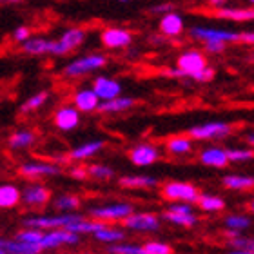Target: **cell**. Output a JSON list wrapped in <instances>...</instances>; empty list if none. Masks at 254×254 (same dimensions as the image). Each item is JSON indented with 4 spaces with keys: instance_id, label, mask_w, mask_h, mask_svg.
Returning a JSON list of instances; mask_svg holds the SVG:
<instances>
[{
    "instance_id": "7bdbcfd3",
    "label": "cell",
    "mask_w": 254,
    "mask_h": 254,
    "mask_svg": "<svg viewBox=\"0 0 254 254\" xmlns=\"http://www.w3.org/2000/svg\"><path fill=\"white\" fill-rule=\"evenodd\" d=\"M69 175L73 176V178H76V180H80V182H84V180L89 178V176H87V169H85V165H73L71 171H69Z\"/></svg>"
},
{
    "instance_id": "f35d334b",
    "label": "cell",
    "mask_w": 254,
    "mask_h": 254,
    "mask_svg": "<svg viewBox=\"0 0 254 254\" xmlns=\"http://www.w3.org/2000/svg\"><path fill=\"white\" fill-rule=\"evenodd\" d=\"M107 253L109 254H145L143 253V247L142 245H136V244H115V245H109L107 247Z\"/></svg>"
},
{
    "instance_id": "e575fe53",
    "label": "cell",
    "mask_w": 254,
    "mask_h": 254,
    "mask_svg": "<svg viewBox=\"0 0 254 254\" xmlns=\"http://www.w3.org/2000/svg\"><path fill=\"white\" fill-rule=\"evenodd\" d=\"M251 218L245 214H229L225 218V227L227 231H236V233H244L245 229L251 227Z\"/></svg>"
},
{
    "instance_id": "d590c367",
    "label": "cell",
    "mask_w": 254,
    "mask_h": 254,
    "mask_svg": "<svg viewBox=\"0 0 254 254\" xmlns=\"http://www.w3.org/2000/svg\"><path fill=\"white\" fill-rule=\"evenodd\" d=\"M42 234L44 231H37V229H22L18 233L15 234L16 242H24V244H29V245H38L40 247V240H42ZM44 253V251H42Z\"/></svg>"
},
{
    "instance_id": "9c48e42d",
    "label": "cell",
    "mask_w": 254,
    "mask_h": 254,
    "mask_svg": "<svg viewBox=\"0 0 254 254\" xmlns=\"http://www.w3.org/2000/svg\"><path fill=\"white\" fill-rule=\"evenodd\" d=\"M122 223L129 231H136V233H156L160 229V216H156L153 212H132L131 216H127Z\"/></svg>"
},
{
    "instance_id": "603a6c76",
    "label": "cell",
    "mask_w": 254,
    "mask_h": 254,
    "mask_svg": "<svg viewBox=\"0 0 254 254\" xmlns=\"http://www.w3.org/2000/svg\"><path fill=\"white\" fill-rule=\"evenodd\" d=\"M53 40L44 37H31L27 42L22 44V51L27 55H51Z\"/></svg>"
},
{
    "instance_id": "4316f807",
    "label": "cell",
    "mask_w": 254,
    "mask_h": 254,
    "mask_svg": "<svg viewBox=\"0 0 254 254\" xmlns=\"http://www.w3.org/2000/svg\"><path fill=\"white\" fill-rule=\"evenodd\" d=\"M165 151L175 156H184L192 151V140L189 136H173L165 142Z\"/></svg>"
},
{
    "instance_id": "1f68e13d",
    "label": "cell",
    "mask_w": 254,
    "mask_h": 254,
    "mask_svg": "<svg viewBox=\"0 0 254 254\" xmlns=\"http://www.w3.org/2000/svg\"><path fill=\"white\" fill-rule=\"evenodd\" d=\"M4 247L5 254H42V249L38 245H29L16 240H7Z\"/></svg>"
},
{
    "instance_id": "ee69618b",
    "label": "cell",
    "mask_w": 254,
    "mask_h": 254,
    "mask_svg": "<svg viewBox=\"0 0 254 254\" xmlns=\"http://www.w3.org/2000/svg\"><path fill=\"white\" fill-rule=\"evenodd\" d=\"M167 211L176 212V214H189V212H194L192 211V205H189V203H171V205L167 207Z\"/></svg>"
},
{
    "instance_id": "836d02e7",
    "label": "cell",
    "mask_w": 254,
    "mask_h": 254,
    "mask_svg": "<svg viewBox=\"0 0 254 254\" xmlns=\"http://www.w3.org/2000/svg\"><path fill=\"white\" fill-rule=\"evenodd\" d=\"M85 169H87V176L89 178H95V180H100V182L111 180L113 176H115V171L109 165H104V164H89L85 165Z\"/></svg>"
},
{
    "instance_id": "8992f818",
    "label": "cell",
    "mask_w": 254,
    "mask_h": 254,
    "mask_svg": "<svg viewBox=\"0 0 254 254\" xmlns=\"http://www.w3.org/2000/svg\"><path fill=\"white\" fill-rule=\"evenodd\" d=\"M189 35L196 40H201L203 44L207 42H218V44H231L238 42L240 33L229 31V29H220V27H207V26H192L189 29Z\"/></svg>"
},
{
    "instance_id": "277c9868",
    "label": "cell",
    "mask_w": 254,
    "mask_h": 254,
    "mask_svg": "<svg viewBox=\"0 0 254 254\" xmlns=\"http://www.w3.org/2000/svg\"><path fill=\"white\" fill-rule=\"evenodd\" d=\"M207 67L205 55L198 49H189L186 53H182L176 60V71L180 73V78H194L196 74H200Z\"/></svg>"
},
{
    "instance_id": "bcb514c9",
    "label": "cell",
    "mask_w": 254,
    "mask_h": 254,
    "mask_svg": "<svg viewBox=\"0 0 254 254\" xmlns=\"http://www.w3.org/2000/svg\"><path fill=\"white\" fill-rule=\"evenodd\" d=\"M205 49L209 51V53H223V49H225V44L207 42V44H205Z\"/></svg>"
},
{
    "instance_id": "ffe728a7",
    "label": "cell",
    "mask_w": 254,
    "mask_h": 254,
    "mask_svg": "<svg viewBox=\"0 0 254 254\" xmlns=\"http://www.w3.org/2000/svg\"><path fill=\"white\" fill-rule=\"evenodd\" d=\"M160 31L164 33L165 37H180L184 29H186V22H184V16L180 13H175L171 11L167 15H164L160 18Z\"/></svg>"
},
{
    "instance_id": "cb8c5ba5",
    "label": "cell",
    "mask_w": 254,
    "mask_h": 254,
    "mask_svg": "<svg viewBox=\"0 0 254 254\" xmlns=\"http://www.w3.org/2000/svg\"><path fill=\"white\" fill-rule=\"evenodd\" d=\"M93 238L98 240V242H104V244L115 245V244L124 242V238H126V231H124V229H118V227H111V225L104 223L100 231H96V233L93 234Z\"/></svg>"
},
{
    "instance_id": "ba28073f",
    "label": "cell",
    "mask_w": 254,
    "mask_h": 254,
    "mask_svg": "<svg viewBox=\"0 0 254 254\" xmlns=\"http://www.w3.org/2000/svg\"><path fill=\"white\" fill-rule=\"evenodd\" d=\"M85 40V31L82 27H71L64 33L59 40H53V46H51V55H57V57H62V55L71 53L73 49L80 48Z\"/></svg>"
},
{
    "instance_id": "74e56055",
    "label": "cell",
    "mask_w": 254,
    "mask_h": 254,
    "mask_svg": "<svg viewBox=\"0 0 254 254\" xmlns=\"http://www.w3.org/2000/svg\"><path fill=\"white\" fill-rule=\"evenodd\" d=\"M229 164H242V162H251L254 158V151L245 147H233L227 149Z\"/></svg>"
},
{
    "instance_id": "484cf974",
    "label": "cell",
    "mask_w": 254,
    "mask_h": 254,
    "mask_svg": "<svg viewBox=\"0 0 254 254\" xmlns=\"http://www.w3.org/2000/svg\"><path fill=\"white\" fill-rule=\"evenodd\" d=\"M120 186L126 189H151L158 186V180L154 176L145 175H134V176H124L120 178Z\"/></svg>"
},
{
    "instance_id": "7dc6e473",
    "label": "cell",
    "mask_w": 254,
    "mask_h": 254,
    "mask_svg": "<svg viewBox=\"0 0 254 254\" xmlns=\"http://www.w3.org/2000/svg\"><path fill=\"white\" fill-rule=\"evenodd\" d=\"M238 42H244L247 46H254V31H244L240 33V40Z\"/></svg>"
},
{
    "instance_id": "44dd1931",
    "label": "cell",
    "mask_w": 254,
    "mask_h": 254,
    "mask_svg": "<svg viewBox=\"0 0 254 254\" xmlns=\"http://www.w3.org/2000/svg\"><path fill=\"white\" fill-rule=\"evenodd\" d=\"M104 140H91V142H85L78 147L71 149V153L67 154L69 160H73V162H84L87 158H93L95 154H98L104 149Z\"/></svg>"
},
{
    "instance_id": "ac0fdd59",
    "label": "cell",
    "mask_w": 254,
    "mask_h": 254,
    "mask_svg": "<svg viewBox=\"0 0 254 254\" xmlns=\"http://www.w3.org/2000/svg\"><path fill=\"white\" fill-rule=\"evenodd\" d=\"M98 106H100V100L98 96L93 93L91 87H84V89H78L73 96V107L82 115V113H93L98 111Z\"/></svg>"
},
{
    "instance_id": "c3c4849f",
    "label": "cell",
    "mask_w": 254,
    "mask_h": 254,
    "mask_svg": "<svg viewBox=\"0 0 254 254\" xmlns=\"http://www.w3.org/2000/svg\"><path fill=\"white\" fill-rule=\"evenodd\" d=\"M171 11H173V4H160L156 7H153V13H162V16L171 13Z\"/></svg>"
},
{
    "instance_id": "8fae6325",
    "label": "cell",
    "mask_w": 254,
    "mask_h": 254,
    "mask_svg": "<svg viewBox=\"0 0 254 254\" xmlns=\"http://www.w3.org/2000/svg\"><path fill=\"white\" fill-rule=\"evenodd\" d=\"M91 89L98 96V100L100 102H109L113 98H118L120 93H122V84L118 82V80L111 78V76H96L93 80V85H91Z\"/></svg>"
},
{
    "instance_id": "d6986e66",
    "label": "cell",
    "mask_w": 254,
    "mask_h": 254,
    "mask_svg": "<svg viewBox=\"0 0 254 254\" xmlns=\"http://www.w3.org/2000/svg\"><path fill=\"white\" fill-rule=\"evenodd\" d=\"M214 16L218 18H223V20H231V22H251L254 20V7L253 5H247V7H229V5H223L220 9L212 11Z\"/></svg>"
},
{
    "instance_id": "9a60e30c",
    "label": "cell",
    "mask_w": 254,
    "mask_h": 254,
    "mask_svg": "<svg viewBox=\"0 0 254 254\" xmlns=\"http://www.w3.org/2000/svg\"><path fill=\"white\" fill-rule=\"evenodd\" d=\"M18 173H20L24 178L37 180V178L60 175V167L55 164H49V162H26V164H22L20 167H18Z\"/></svg>"
},
{
    "instance_id": "5b68a950",
    "label": "cell",
    "mask_w": 254,
    "mask_h": 254,
    "mask_svg": "<svg viewBox=\"0 0 254 254\" xmlns=\"http://www.w3.org/2000/svg\"><path fill=\"white\" fill-rule=\"evenodd\" d=\"M134 209L131 203H109V205H98L91 207L89 216L91 220L100 223L107 222H124L127 216H131Z\"/></svg>"
},
{
    "instance_id": "f5cc1de1",
    "label": "cell",
    "mask_w": 254,
    "mask_h": 254,
    "mask_svg": "<svg viewBox=\"0 0 254 254\" xmlns=\"http://www.w3.org/2000/svg\"><path fill=\"white\" fill-rule=\"evenodd\" d=\"M249 209H251V212H253V214H254V200L249 203Z\"/></svg>"
},
{
    "instance_id": "e0dca14e",
    "label": "cell",
    "mask_w": 254,
    "mask_h": 254,
    "mask_svg": "<svg viewBox=\"0 0 254 254\" xmlns=\"http://www.w3.org/2000/svg\"><path fill=\"white\" fill-rule=\"evenodd\" d=\"M198 160L205 167H214V169H223L229 165L227 149L218 147V145H211V147H205L203 151H200Z\"/></svg>"
},
{
    "instance_id": "816d5d0a",
    "label": "cell",
    "mask_w": 254,
    "mask_h": 254,
    "mask_svg": "<svg viewBox=\"0 0 254 254\" xmlns=\"http://www.w3.org/2000/svg\"><path fill=\"white\" fill-rule=\"evenodd\" d=\"M229 254H254V253H245V251H231Z\"/></svg>"
},
{
    "instance_id": "52a82bcc",
    "label": "cell",
    "mask_w": 254,
    "mask_h": 254,
    "mask_svg": "<svg viewBox=\"0 0 254 254\" xmlns=\"http://www.w3.org/2000/svg\"><path fill=\"white\" fill-rule=\"evenodd\" d=\"M234 127L227 122H205L201 126L190 127L187 136L194 142V140H220L225 138L233 132Z\"/></svg>"
},
{
    "instance_id": "4dcf8cb0",
    "label": "cell",
    "mask_w": 254,
    "mask_h": 254,
    "mask_svg": "<svg viewBox=\"0 0 254 254\" xmlns=\"http://www.w3.org/2000/svg\"><path fill=\"white\" fill-rule=\"evenodd\" d=\"M167 223H173V225H178V227H194L198 223V216L194 212H189V214H176V212H169L165 211L162 214Z\"/></svg>"
},
{
    "instance_id": "30bf717a",
    "label": "cell",
    "mask_w": 254,
    "mask_h": 254,
    "mask_svg": "<svg viewBox=\"0 0 254 254\" xmlns=\"http://www.w3.org/2000/svg\"><path fill=\"white\" fill-rule=\"evenodd\" d=\"M51 201V189L42 184H29L22 190V203L29 209H42Z\"/></svg>"
},
{
    "instance_id": "3957f363",
    "label": "cell",
    "mask_w": 254,
    "mask_h": 254,
    "mask_svg": "<svg viewBox=\"0 0 254 254\" xmlns=\"http://www.w3.org/2000/svg\"><path fill=\"white\" fill-rule=\"evenodd\" d=\"M201 192L198 190V187L194 184L189 182H167L162 187V196L165 200H169L171 203H196L198 196Z\"/></svg>"
},
{
    "instance_id": "8d00e7d4",
    "label": "cell",
    "mask_w": 254,
    "mask_h": 254,
    "mask_svg": "<svg viewBox=\"0 0 254 254\" xmlns=\"http://www.w3.org/2000/svg\"><path fill=\"white\" fill-rule=\"evenodd\" d=\"M53 207L57 211H64V212H69L73 211V209H78L80 207V198L74 194H62L59 196L57 200H55Z\"/></svg>"
},
{
    "instance_id": "681fc988",
    "label": "cell",
    "mask_w": 254,
    "mask_h": 254,
    "mask_svg": "<svg viewBox=\"0 0 254 254\" xmlns=\"http://www.w3.org/2000/svg\"><path fill=\"white\" fill-rule=\"evenodd\" d=\"M245 142L249 143L251 151H254V132H247V134H245Z\"/></svg>"
},
{
    "instance_id": "2e32d148",
    "label": "cell",
    "mask_w": 254,
    "mask_h": 254,
    "mask_svg": "<svg viewBox=\"0 0 254 254\" xmlns=\"http://www.w3.org/2000/svg\"><path fill=\"white\" fill-rule=\"evenodd\" d=\"M53 124L60 131H73L80 126V113L73 106H62L55 111Z\"/></svg>"
},
{
    "instance_id": "f1b7e54d",
    "label": "cell",
    "mask_w": 254,
    "mask_h": 254,
    "mask_svg": "<svg viewBox=\"0 0 254 254\" xmlns=\"http://www.w3.org/2000/svg\"><path fill=\"white\" fill-rule=\"evenodd\" d=\"M223 186L233 190H249L254 187V176L251 175H227L223 176Z\"/></svg>"
},
{
    "instance_id": "ab89813d",
    "label": "cell",
    "mask_w": 254,
    "mask_h": 254,
    "mask_svg": "<svg viewBox=\"0 0 254 254\" xmlns=\"http://www.w3.org/2000/svg\"><path fill=\"white\" fill-rule=\"evenodd\" d=\"M229 245L233 247V251L254 253V238H253V236H244V234H240L238 238L229 240Z\"/></svg>"
},
{
    "instance_id": "83f0119b",
    "label": "cell",
    "mask_w": 254,
    "mask_h": 254,
    "mask_svg": "<svg viewBox=\"0 0 254 254\" xmlns=\"http://www.w3.org/2000/svg\"><path fill=\"white\" fill-rule=\"evenodd\" d=\"M35 140H37V134L33 131H15L7 140V145L13 151H22V149L31 147Z\"/></svg>"
},
{
    "instance_id": "b9f144b4",
    "label": "cell",
    "mask_w": 254,
    "mask_h": 254,
    "mask_svg": "<svg viewBox=\"0 0 254 254\" xmlns=\"http://www.w3.org/2000/svg\"><path fill=\"white\" fill-rule=\"evenodd\" d=\"M31 37H33V33L27 26H18L15 31H13V40H15V42H18V44L27 42Z\"/></svg>"
},
{
    "instance_id": "f907efd6",
    "label": "cell",
    "mask_w": 254,
    "mask_h": 254,
    "mask_svg": "<svg viewBox=\"0 0 254 254\" xmlns=\"http://www.w3.org/2000/svg\"><path fill=\"white\" fill-rule=\"evenodd\" d=\"M5 240H0V254H5Z\"/></svg>"
},
{
    "instance_id": "f6af8a7d",
    "label": "cell",
    "mask_w": 254,
    "mask_h": 254,
    "mask_svg": "<svg viewBox=\"0 0 254 254\" xmlns=\"http://www.w3.org/2000/svg\"><path fill=\"white\" fill-rule=\"evenodd\" d=\"M212 78H214V69L207 65V67L203 69L200 74H196L192 80H196V82H209V80H212Z\"/></svg>"
},
{
    "instance_id": "f546056e",
    "label": "cell",
    "mask_w": 254,
    "mask_h": 254,
    "mask_svg": "<svg viewBox=\"0 0 254 254\" xmlns=\"http://www.w3.org/2000/svg\"><path fill=\"white\" fill-rule=\"evenodd\" d=\"M198 207L205 212H222L225 209V200L222 196H214V194H200L198 200H196Z\"/></svg>"
},
{
    "instance_id": "d6a6232c",
    "label": "cell",
    "mask_w": 254,
    "mask_h": 254,
    "mask_svg": "<svg viewBox=\"0 0 254 254\" xmlns=\"http://www.w3.org/2000/svg\"><path fill=\"white\" fill-rule=\"evenodd\" d=\"M49 100V91H38L37 95L29 96L20 107V113L22 115H27V113H33V111H38L40 107Z\"/></svg>"
},
{
    "instance_id": "7c38bea8",
    "label": "cell",
    "mask_w": 254,
    "mask_h": 254,
    "mask_svg": "<svg viewBox=\"0 0 254 254\" xmlns=\"http://www.w3.org/2000/svg\"><path fill=\"white\" fill-rule=\"evenodd\" d=\"M80 242V236L73 233H67L64 229H55V231H44L42 240H40V249H59L62 245H76Z\"/></svg>"
},
{
    "instance_id": "60d3db41",
    "label": "cell",
    "mask_w": 254,
    "mask_h": 254,
    "mask_svg": "<svg viewBox=\"0 0 254 254\" xmlns=\"http://www.w3.org/2000/svg\"><path fill=\"white\" fill-rule=\"evenodd\" d=\"M142 247L145 254H173V247L164 242H147Z\"/></svg>"
},
{
    "instance_id": "7a4b0ae2",
    "label": "cell",
    "mask_w": 254,
    "mask_h": 254,
    "mask_svg": "<svg viewBox=\"0 0 254 254\" xmlns=\"http://www.w3.org/2000/svg\"><path fill=\"white\" fill-rule=\"evenodd\" d=\"M80 218V214H71V212H64V214H42V216H29L24 220V227L26 229H37V231H55V229H67L71 223H74Z\"/></svg>"
},
{
    "instance_id": "7402d4cb",
    "label": "cell",
    "mask_w": 254,
    "mask_h": 254,
    "mask_svg": "<svg viewBox=\"0 0 254 254\" xmlns=\"http://www.w3.org/2000/svg\"><path fill=\"white\" fill-rule=\"evenodd\" d=\"M22 203V190L13 184L0 186V209H13Z\"/></svg>"
},
{
    "instance_id": "6da1fadb",
    "label": "cell",
    "mask_w": 254,
    "mask_h": 254,
    "mask_svg": "<svg viewBox=\"0 0 254 254\" xmlns=\"http://www.w3.org/2000/svg\"><path fill=\"white\" fill-rule=\"evenodd\" d=\"M107 57L102 53H91L84 55L80 59L69 62L65 67L62 69V74L65 78H78V76H84V74L95 73L98 69L106 67Z\"/></svg>"
},
{
    "instance_id": "d4e9b609",
    "label": "cell",
    "mask_w": 254,
    "mask_h": 254,
    "mask_svg": "<svg viewBox=\"0 0 254 254\" xmlns=\"http://www.w3.org/2000/svg\"><path fill=\"white\" fill-rule=\"evenodd\" d=\"M134 104H136L134 98L120 95L118 98H113V100H109V102H100L98 111H102V113H124V111H129Z\"/></svg>"
},
{
    "instance_id": "4fadbf2b",
    "label": "cell",
    "mask_w": 254,
    "mask_h": 254,
    "mask_svg": "<svg viewBox=\"0 0 254 254\" xmlns=\"http://www.w3.org/2000/svg\"><path fill=\"white\" fill-rule=\"evenodd\" d=\"M129 160L132 162V165L149 167L160 160V149L153 143H138L129 151Z\"/></svg>"
},
{
    "instance_id": "5bb4252c",
    "label": "cell",
    "mask_w": 254,
    "mask_h": 254,
    "mask_svg": "<svg viewBox=\"0 0 254 254\" xmlns=\"http://www.w3.org/2000/svg\"><path fill=\"white\" fill-rule=\"evenodd\" d=\"M100 40L107 49H124L131 46L132 33L124 27H106L100 35Z\"/></svg>"
}]
</instances>
